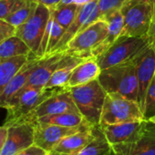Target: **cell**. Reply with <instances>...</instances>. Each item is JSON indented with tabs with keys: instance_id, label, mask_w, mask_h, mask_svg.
Returning <instances> with one entry per match:
<instances>
[{
	"instance_id": "cell-1",
	"label": "cell",
	"mask_w": 155,
	"mask_h": 155,
	"mask_svg": "<svg viewBox=\"0 0 155 155\" xmlns=\"http://www.w3.org/2000/svg\"><path fill=\"white\" fill-rule=\"evenodd\" d=\"M99 81L107 93L119 94L138 102V79L135 60L102 69Z\"/></svg>"
},
{
	"instance_id": "cell-2",
	"label": "cell",
	"mask_w": 155,
	"mask_h": 155,
	"mask_svg": "<svg viewBox=\"0 0 155 155\" xmlns=\"http://www.w3.org/2000/svg\"><path fill=\"white\" fill-rule=\"evenodd\" d=\"M68 90L78 110L83 116L85 121L91 127L100 126L107 92L99 80Z\"/></svg>"
},
{
	"instance_id": "cell-3",
	"label": "cell",
	"mask_w": 155,
	"mask_h": 155,
	"mask_svg": "<svg viewBox=\"0 0 155 155\" xmlns=\"http://www.w3.org/2000/svg\"><path fill=\"white\" fill-rule=\"evenodd\" d=\"M62 89L66 88L24 87L6 108L8 114L4 125L9 127L18 124L44 101Z\"/></svg>"
},
{
	"instance_id": "cell-4",
	"label": "cell",
	"mask_w": 155,
	"mask_h": 155,
	"mask_svg": "<svg viewBox=\"0 0 155 155\" xmlns=\"http://www.w3.org/2000/svg\"><path fill=\"white\" fill-rule=\"evenodd\" d=\"M150 46L147 37L120 38L97 59L101 70L124 63L134 61Z\"/></svg>"
},
{
	"instance_id": "cell-5",
	"label": "cell",
	"mask_w": 155,
	"mask_h": 155,
	"mask_svg": "<svg viewBox=\"0 0 155 155\" xmlns=\"http://www.w3.org/2000/svg\"><path fill=\"white\" fill-rule=\"evenodd\" d=\"M124 26L120 36L147 37L154 17L153 0H128L121 8Z\"/></svg>"
},
{
	"instance_id": "cell-6",
	"label": "cell",
	"mask_w": 155,
	"mask_h": 155,
	"mask_svg": "<svg viewBox=\"0 0 155 155\" xmlns=\"http://www.w3.org/2000/svg\"><path fill=\"white\" fill-rule=\"evenodd\" d=\"M144 120L142 110L135 101L119 94L107 93L100 125L118 124Z\"/></svg>"
},
{
	"instance_id": "cell-7",
	"label": "cell",
	"mask_w": 155,
	"mask_h": 155,
	"mask_svg": "<svg viewBox=\"0 0 155 155\" xmlns=\"http://www.w3.org/2000/svg\"><path fill=\"white\" fill-rule=\"evenodd\" d=\"M107 34V21L100 18L78 33L68 42L64 52L68 55L90 58L91 57L92 52L105 39Z\"/></svg>"
},
{
	"instance_id": "cell-8",
	"label": "cell",
	"mask_w": 155,
	"mask_h": 155,
	"mask_svg": "<svg viewBox=\"0 0 155 155\" xmlns=\"http://www.w3.org/2000/svg\"><path fill=\"white\" fill-rule=\"evenodd\" d=\"M50 15L51 10L48 7L38 4L33 16L26 23L16 28L15 35L20 38L36 56Z\"/></svg>"
},
{
	"instance_id": "cell-9",
	"label": "cell",
	"mask_w": 155,
	"mask_h": 155,
	"mask_svg": "<svg viewBox=\"0 0 155 155\" xmlns=\"http://www.w3.org/2000/svg\"><path fill=\"white\" fill-rule=\"evenodd\" d=\"M65 112H80L72 99L69 90L68 89H62L48 98L35 110L26 115L18 124L24 122L34 123L41 117Z\"/></svg>"
},
{
	"instance_id": "cell-10",
	"label": "cell",
	"mask_w": 155,
	"mask_h": 155,
	"mask_svg": "<svg viewBox=\"0 0 155 155\" xmlns=\"http://www.w3.org/2000/svg\"><path fill=\"white\" fill-rule=\"evenodd\" d=\"M87 126L91 125L85 123L79 127L68 128L36 121L34 122V144L50 152L65 137L80 131Z\"/></svg>"
},
{
	"instance_id": "cell-11",
	"label": "cell",
	"mask_w": 155,
	"mask_h": 155,
	"mask_svg": "<svg viewBox=\"0 0 155 155\" xmlns=\"http://www.w3.org/2000/svg\"><path fill=\"white\" fill-rule=\"evenodd\" d=\"M98 19H100L98 10V0H92L91 2L86 5L81 6L74 20L68 28V29L65 31L62 38L56 46V48L53 49L51 54L64 52L68 42L78 33H80L81 31L85 29L87 27H89L91 24L97 21Z\"/></svg>"
},
{
	"instance_id": "cell-12",
	"label": "cell",
	"mask_w": 155,
	"mask_h": 155,
	"mask_svg": "<svg viewBox=\"0 0 155 155\" xmlns=\"http://www.w3.org/2000/svg\"><path fill=\"white\" fill-rule=\"evenodd\" d=\"M149 120H142L118 124L100 125L102 132L111 145L128 144L139 140L145 132Z\"/></svg>"
},
{
	"instance_id": "cell-13",
	"label": "cell",
	"mask_w": 155,
	"mask_h": 155,
	"mask_svg": "<svg viewBox=\"0 0 155 155\" xmlns=\"http://www.w3.org/2000/svg\"><path fill=\"white\" fill-rule=\"evenodd\" d=\"M138 79V103L142 110L147 91L155 76V48L149 47L136 59Z\"/></svg>"
},
{
	"instance_id": "cell-14",
	"label": "cell",
	"mask_w": 155,
	"mask_h": 155,
	"mask_svg": "<svg viewBox=\"0 0 155 155\" xmlns=\"http://www.w3.org/2000/svg\"><path fill=\"white\" fill-rule=\"evenodd\" d=\"M34 144V123L24 122L8 127V136L0 155H16Z\"/></svg>"
},
{
	"instance_id": "cell-15",
	"label": "cell",
	"mask_w": 155,
	"mask_h": 155,
	"mask_svg": "<svg viewBox=\"0 0 155 155\" xmlns=\"http://www.w3.org/2000/svg\"><path fill=\"white\" fill-rule=\"evenodd\" d=\"M115 155H155V124L149 120L143 135L134 142L112 145Z\"/></svg>"
},
{
	"instance_id": "cell-16",
	"label": "cell",
	"mask_w": 155,
	"mask_h": 155,
	"mask_svg": "<svg viewBox=\"0 0 155 155\" xmlns=\"http://www.w3.org/2000/svg\"><path fill=\"white\" fill-rule=\"evenodd\" d=\"M42 58L37 57L33 54L28 61L22 67L13 80L8 84L3 92L0 94V108H7L10 101L17 96V94L26 86L28 78L40 62Z\"/></svg>"
},
{
	"instance_id": "cell-17",
	"label": "cell",
	"mask_w": 155,
	"mask_h": 155,
	"mask_svg": "<svg viewBox=\"0 0 155 155\" xmlns=\"http://www.w3.org/2000/svg\"><path fill=\"white\" fill-rule=\"evenodd\" d=\"M65 54V52L53 53L42 58L40 62L38 64L36 68L29 76L25 87L45 88L52 74L59 67Z\"/></svg>"
},
{
	"instance_id": "cell-18",
	"label": "cell",
	"mask_w": 155,
	"mask_h": 155,
	"mask_svg": "<svg viewBox=\"0 0 155 155\" xmlns=\"http://www.w3.org/2000/svg\"><path fill=\"white\" fill-rule=\"evenodd\" d=\"M94 128L87 126L81 130L65 137L49 152V155H73L81 150L94 138Z\"/></svg>"
},
{
	"instance_id": "cell-19",
	"label": "cell",
	"mask_w": 155,
	"mask_h": 155,
	"mask_svg": "<svg viewBox=\"0 0 155 155\" xmlns=\"http://www.w3.org/2000/svg\"><path fill=\"white\" fill-rule=\"evenodd\" d=\"M101 72V68L97 59L93 57L87 58L74 68L67 84V89L84 85L98 80Z\"/></svg>"
},
{
	"instance_id": "cell-20",
	"label": "cell",
	"mask_w": 155,
	"mask_h": 155,
	"mask_svg": "<svg viewBox=\"0 0 155 155\" xmlns=\"http://www.w3.org/2000/svg\"><path fill=\"white\" fill-rule=\"evenodd\" d=\"M101 19H105L107 21L108 34L105 39L101 43V45L92 52L91 57L95 58H98L100 56H101L120 38L124 26V18L121 13V10L112 12Z\"/></svg>"
},
{
	"instance_id": "cell-21",
	"label": "cell",
	"mask_w": 155,
	"mask_h": 155,
	"mask_svg": "<svg viewBox=\"0 0 155 155\" xmlns=\"http://www.w3.org/2000/svg\"><path fill=\"white\" fill-rule=\"evenodd\" d=\"M87 58L65 54L59 67L50 77L45 88H66L74 68Z\"/></svg>"
},
{
	"instance_id": "cell-22",
	"label": "cell",
	"mask_w": 155,
	"mask_h": 155,
	"mask_svg": "<svg viewBox=\"0 0 155 155\" xmlns=\"http://www.w3.org/2000/svg\"><path fill=\"white\" fill-rule=\"evenodd\" d=\"M30 55H21L8 59L0 60V94L3 92L8 84L13 80V78L22 68V67L28 61Z\"/></svg>"
},
{
	"instance_id": "cell-23",
	"label": "cell",
	"mask_w": 155,
	"mask_h": 155,
	"mask_svg": "<svg viewBox=\"0 0 155 155\" xmlns=\"http://www.w3.org/2000/svg\"><path fill=\"white\" fill-rule=\"evenodd\" d=\"M94 132L92 140L73 155H115L112 145L108 141L100 126L94 128Z\"/></svg>"
},
{
	"instance_id": "cell-24",
	"label": "cell",
	"mask_w": 155,
	"mask_h": 155,
	"mask_svg": "<svg viewBox=\"0 0 155 155\" xmlns=\"http://www.w3.org/2000/svg\"><path fill=\"white\" fill-rule=\"evenodd\" d=\"M30 54L33 53L28 46L16 35L0 42V60Z\"/></svg>"
},
{
	"instance_id": "cell-25",
	"label": "cell",
	"mask_w": 155,
	"mask_h": 155,
	"mask_svg": "<svg viewBox=\"0 0 155 155\" xmlns=\"http://www.w3.org/2000/svg\"><path fill=\"white\" fill-rule=\"evenodd\" d=\"M36 121L55 124V125L68 127V128L79 127L87 123L83 116L80 112H65V113H60V114H56V115L44 116V117L38 119Z\"/></svg>"
},
{
	"instance_id": "cell-26",
	"label": "cell",
	"mask_w": 155,
	"mask_h": 155,
	"mask_svg": "<svg viewBox=\"0 0 155 155\" xmlns=\"http://www.w3.org/2000/svg\"><path fill=\"white\" fill-rule=\"evenodd\" d=\"M79 6L75 4H69L61 7H57L54 9H51V11L55 21L59 24L65 30H67L74 20L78 10H79Z\"/></svg>"
},
{
	"instance_id": "cell-27",
	"label": "cell",
	"mask_w": 155,
	"mask_h": 155,
	"mask_svg": "<svg viewBox=\"0 0 155 155\" xmlns=\"http://www.w3.org/2000/svg\"><path fill=\"white\" fill-rule=\"evenodd\" d=\"M38 3L28 0L24 7L17 10L10 16H8L7 18H5V20L9 24H11L12 26H14L15 28H18L23 25L24 23H26L33 16V14L35 13L38 8Z\"/></svg>"
},
{
	"instance_id": "cell-28",
	"label": "cell",
	"mask_w": 155,
	"mask_h": 155,
	"mask_svg": "<svg viewBox=\"0 0 155 155\" xmlns=\"http://www.w3.org/2000/svg\"><path fill=\"white\" fill-rule=\"evenodd\" d=\"M142 113L144 120H150L155 116V76L147 91Z\"/></svg>"
},
{
	"instance_id": "cell-29",
	"label": "cell",
	"mask_w": 155,
	"mask_h": 155,
	"mask_svg": "<svg viewBox=\"0 0 155 155\" xmlns=\"http://www.w3.org/2000/svg\"><path fill=\"white\" fill-rule=\"evenodd\" d=\"M128 0H98V10L100 18H103L107 15L121 10L122 7Z\"/></svg>"
},
{
	"instance_id": "cell-30",
	"label": "cell",
	"mask_w": 155,
	"mask_h": 155,
	"mask_svg": "<svg viewBox=\"0 0 155 155\" xmlns=\"http://www.w3.org/2000/svg\"><path fill=\"white\" fill-rule=\"evenodd\" d=\"M28 0H0V19H5L24 7Z\"/></svg>"
},
{
	"instance_id": "cell-31",
	"label": "cell",
	"mask_w": 155,
	"mask_h": 155,
	"mask_svg": "<svg viewBox=\"0 0 155 155\" xmlns=\"http://www.w3.org/2000/svg\"><path fill=\"white\" fill-rule=\"evenodd\" d=\"M65 31L66 30L59 24H58L55 21V19H54L53 25H52V28H51V31H50V35H49V39H48V47H47V51H46L45 57H47V56L51 54L53 49L56 48V46L58 44V42L62 38Z\"/></svg>"
},
{
	"instance_id": "cell-32",
	"label": "cell",
	"mask_w": 155,
	"mask_h": 155,
	"mask_svg": "<svg viewBox=\"0 0 155 155\" xmlns=\"http://www.w3.org/2000/svg\"><path fill=\"white\" fill-rule=\"evenodd\" d=\"M16 28L7 22L5 19H0V42L8 38L15 36Z\"/></svg>"
},
{
	"instance_id": "cell-33",
	"label": "cell",
	"mask_w": 155,
	"mask_h": 155,
	"mask_svg": "<svg viewBox=\"0 0 155 155\" xmlns=\"http://www.w3.org/2000/svg\"><path fill=\"white\" fill-rule=\"evenodd\" d=\"M16 155H49V152L45 150L44 149L33 144L30 147L23 150L22 151L17 153Z\"/></svg>"
},
{
	"instance_id": "cell-34",
	"label": "cell",
	"mask_w": 155,
	"mask_h": 155,
	"mask_svg": "<svg viewBox=\"0 0 155 155\" xmlns=\"http://www.w3.org/2000/svg\"><path fill=\"white\" fill-rule=\"evenodd\" d=\"M147 38H148V39H149L150 46L155 48V14H154L153 19H152V22H151L150 30H149V32H148Z\"/></svg>"
},
{
	"instance_id": "cell-35",
	"label": "cell",
	"mask_w": 155,
	"mask_h": 155,
	"mask_svg": "<svg viewBox=\"0 0 155 155\" xmlns=\"http://www.w3.org/2000/svg\"><path fill=\"white\" fill-rule=\"evenodd\" d=\"M30 1H34L38 4L44 5V6L48 7L49 9H54L58 5L60 0H30Z\"/></svg>"
},
{
	"instance_id": "cell-36",
	"label": "cell",
	"mask_w": 155,
	"mask_h": 155,
	"mask_svg": "<svg viewBox=\"0 0 155 155\" xmlns=\"http://www.w3.org/2000/svg\"><path fill=\"white\" fill-rule=\"evenodd\" d=\"M7 136H8V127L5 125L0 126V153H1L2 149L4 147Z\"/></svg>"
},
{
	"instance_id": "cell-37",
	"label": "cell",
	"mask_w": 155,
	"mask_h": 155,
	"mask_svg": "<svg viewBox=\"0 0 155 155\" xmlns=\"http://www.w3.org/2000/svg\"><path fill=\"white\" fill-rule=\"evenodd\" d=\"M91 1H92V0H74V1H73V4H75V5H77V6L81 7V6L86 5V4H88V3H90V2H91Z\"/></svg>"
},
{
	"instance_id": "cell-38",
	"label": "cell",
	"mask_w": 155,
	"mask_h": 155,
	"mask_svg": "<svg viewBox=\"0 0 155 155\" xmlns=\"http://www.w3.org/2000/svg\"><path fill=\"white\" fill-rule=\"evenodd\" d=\"M73 1H74V0H60V2L58 3V5L57 7H61V6H65V5L73 4Z\"/></svg>"
},
{
	"instance_id": "cell-39",
	"label": "cell",
	"mask_w": 155,
	"mask_h": 155,
	"mask_svg": "<svg viewBox=\"0 0 155 155\" xmlns=\"http://www.w3.org/2000/svg\"><path fill=\"white\" fill-rule=\"evenodd\" d=\"M150 121H151L153 124H155V116H153V117L150 120Z\"/></svg>"
},
{
	"instance_id": "cell-40",
	"label": "cell",
	"mask_w": 155,
	"mask_h": 155,
	"mask_svg": "<svg viewBox=\"0 0 155 155\" xmlns=\"http://www.w3.org/2000/svg\"><path fill=\"white\" fill-rule=\"evenodd\" d=\"M154 1V14H155V0H153Z\"/></svg>"
},
{
	"instance_id": "cell-41",
	"label": "cell",
	"mask_w": 155,
	"mask_h": 155,
	"mask_svg": "<svg viewBox=\"0 0 155 155\" xmlns=\"http://www.w3.org/2000/svg\"></svg>"
}]
</instances>
